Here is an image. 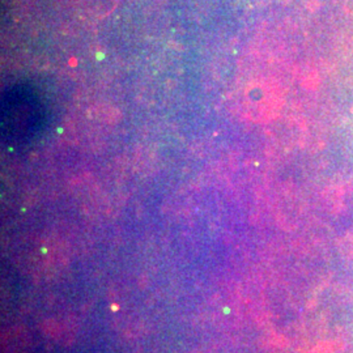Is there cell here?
Returning <instances> with one entry per match:
<instances>
[{"mask_svg": "<svg viewBox=\"0 0 353 353\" xmlns=\"http://www.w3.org/2000/svg\"><path fill=\"white\" fill-rule=\"evenodd\" d=\"M45 119L38 94L28 85H14L1 102V131L7 143L23 145L37 137Z\"/></svg>", "mask_w": 353, "mask_h": 353, "instance_id": "obj_1", "label": "cell"}]
</instances>
